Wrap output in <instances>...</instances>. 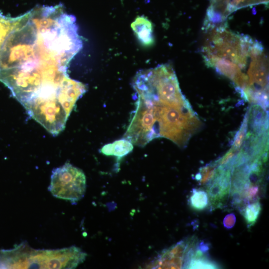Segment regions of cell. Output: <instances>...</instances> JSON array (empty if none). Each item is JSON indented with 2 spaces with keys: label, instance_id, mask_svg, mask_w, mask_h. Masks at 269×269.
Masks as SVG:
<instances>
[{
  "label": "cell",
  "instance_id": "2e32d148",
  "mask_svg": "<svg viewBox=\"0 0 269 269\" xmlns=\"http://www.w3.org/2000/svg\"><path fill=\"white\" fill-rule=\"evenodd\" d=\"M248 111L239 131L235 135L232 147L231 148L236 152L239 150L245 138L248 130Z\"/></svg>",
  "mask_w": 269,
  "mask_h": 269
},
{
  "label": "cell",
  "instance_id": "6da1fadb",
  "mask_svg": "<svg viewBox=\"0 0 269 269\" xmlns=\"http://www.w3.org/2000/svg\"><path fill=\"white\" fill-rule=\"evenodd\" d=\"M83 46L75 17L62 4L12 17L0 13V82L51 134L63 131L86 92L69 64Z\"/></svg>",
  "mask_w": 269,
  "mask_h": 269
},
{
  "label": "cell",
  "instance_id": "7a4b0ae2",
  "mask_svg": "<svg viewBox=\"0 0 269 269\" xmlns=\"http://www.w3.org/2000/svg\"><path fill=\"white\" fill-rule=\"evenodd\" d=\"M204 28V27H203ZM201 53L207 66L231 80L248 101L269 100V59L263 45L224 22L204 28Z\"/></svg>",
  "mask_w": 269,
  "mask_h": 269
},
{
  "label": "cell",
  "instance_id": "9c48e42d",
  "mask_svg": "<svg viewBox=\"0 0 269 269\" xmlns=\"http://www.w3.org/2000/svg\"><path fill=\"white\" fill-rule=\"evenodd\" d=\"M248 124L254 134L261 135L268 133L269 119L267 111L259 105L252 106L248 111Z\"/></svg>",
  "mask_w": 269,
  "mask_h": 269
},
{
  "label": "cell",
  "instance_id": "52a82bcc",
  "mask_svg": "<svg viewBox=\"0 0 269 269\" xmlns=\"http://www.w3.org/2000/svg\"><path fill=\"white\" fill-rule=\"evenodd\" d=\"M269 0H211L204 23L215 25L224 22L234 12L249 6L268 3Z\"/></svg>",
  "mask_w": 269,
  "mask_h": 269
},
{
  "label": "cell",
  "instance_id": "3957f363",
  "mask_svg": "<svg viewBox=\"0 0 269 269\" xmlns=\"http://www.w3.org/2000/svg\"><path fill=\"white\" fill-rule=\"evenodd\" d=\"M135 109L132 113L124 138L133 144L144 146L158 138L157 125L161 116L170 105L186 103L172 67L162 64L142 70L132 83Z\"/></svg>",
  "mask_w": 269,
  "mask_h": 269
},
{
  "label": "cell",
  "instance_id": "30bf717a",
  "mask_svg": "<svg viewBox=\"0 0 269 269\" xmlns=\"http://www.w3.org/2000/svg\"><path fill=\"white\" fill-rule=\"evenodd\" d=\"M131 27L143 45L150 46L153 43L152 26L147 18L143 16L137 17L131 24Z\"/></svg>",
  "mask_w": 269,
  "mask_h": 269
},
{
  "label": "cell",
  "instance_id": "e0dca14e",
  "mask_svg": "<svg viewBox=\"0 0 269 269\" xmlns=\"http://www.w3.org/2000/svg\"><path fill=\"white\" fill-rule=\"evenodd\" d=\"M235 216L234 214H230L228 215V216H227L224 219L225 221H229V223L228 224V228H230L233 225H234L235 223Z\"/></svg>",
  "mask_w": 269,
  "mask_h": 269
},
{
  "label": "cell",
  "instance_id": "8992f818",
  "mask_svg": "<svg viewBox=\"0 0 269 269\" xmlns=\"http://www.w3.org/2000/svg\"><path fill=\"white\" fill-rule=\"evenodd\" d=\"M196 245V239L194 238L181 240L163 250L152 262L149 268H184L190 251Z\"/></svg>",
  "mask_w": 269,
  "mask_h": 269
},
{
  "label": "cell",
  "instance_id": "ba28073f",
  "mask_svg": "<svg viewBox=\"0 0 269 269\" xmlns=\"http://www.w3.org/2000/svg\"><path fill=\"white\" fill-rule=\"evenodd\" d=\"M232 171L218 166L216 175L207 186L209 201L212 207L223 206L231 190Z\"/></svg>",
  "mask_w": 269,
  "mask_h": 269
},
{
  "label": "cell",
  "instance_id": "7c38bea8",
  "mask_svg": "<svg viewBox=\"0 0 269 269\" xmlns=\"http://www.w3.org/2000/svg\"><path fill=\"white\" fill-rule=\"evenodd\" d=\"M133 148V143L123 138L104 145L101 149V152L104 155L120 158L131 152Z\"/></svg>",
  "mask_w": 269,
  "mask_h": 269
},
{
  "label": "cell",
  "instance_id": "5bb4252c",
  "mask_svg": "<svg viewBox=\"0 0 269 269\" xmlns=\"http://www.w3.org/2000/svg\"><path fill=\"white\" fill-rule=\"evenodd\" d=\"M262 211V206L259 200L246 204L242 209L243 215L248 227L255 225Z\"/></svg>",
  "mask_w": 269,
  "mask_h": 269
},
{
  "label": "cell",
  "instance_id": "8fae6325",
  "mask_svg": "<svg viewBox=\"0 0 269 269\" xmlns=\"http://www.w3.org/2000/svg\"><path fill=\"white\" fill-rule=\"evenodd\" d=\"M196 245L190 259L187 264L186 269H219L220 265L210 259L206 253Z\"/></svg>",
  "mask_w": 269,
  "mask_h": 269
},
{
  "label": "cell",
  "instance_id": "9a60e30c",
  "mask_svg": "<svg viewBox=\"0 0 269 269\" xmlns=\"http://www.w3.org/2000/svg\"><path fill=\"white\" fill-rule=\"evenodd\" d=\"M217 166L215 162L200 168L199 172L195 175V179L200 185L207 186L210 183L216 175Z\"/></svg>",
  "mask_w": 269,
  "mask_h": 269
},
{
  "label": "cell",
  "instance_id": "277c9868",
  "mask_svg": "<svg viewBox=\"0 0 269 269\" xmlns=\"http://www.w3.org/2000/svg\"><path fill=\"white\" fill-rule=\"evenodd\" d=\"M87 254L75 246L58 250H34L21 244L0 252V267L8 269H74Z\"/></svg>",
  "mask_w": 269,
  "mask_h": 269
},
{
  "label": "cell",
  "instance_id": "4fadbf2b",
  "mask_svg": "<svg viewBox=\"0 0 269 269\" xmlns=\"http://www.w3.org/2000/svg\"><path fill=\"white\" fill-rule=\"evenodd\" d=\"M207 192L202 189L194 188L191 192L189 202L191 207L196 211L205 209L209 203Z\"/></svg>",
  "mask_w": 269,
  "mask_h": 269
},
{
  "label": "cell",
  "instance_id": "5b68a950",
  "mask_svg": "<svg viewBox=\"0 0 269 269\" xmlns=\"http://www.w3.org/2000/svg\"><path fill=\"white\" fill-rule=\"evenodd\" d=\"M86 179L82 170L66 163L54 169L49 190L54 197L76 203L84 196Z\"/></svg>",
  "mask_w": 269,
  "mask_h": 269
}]
</instances>
